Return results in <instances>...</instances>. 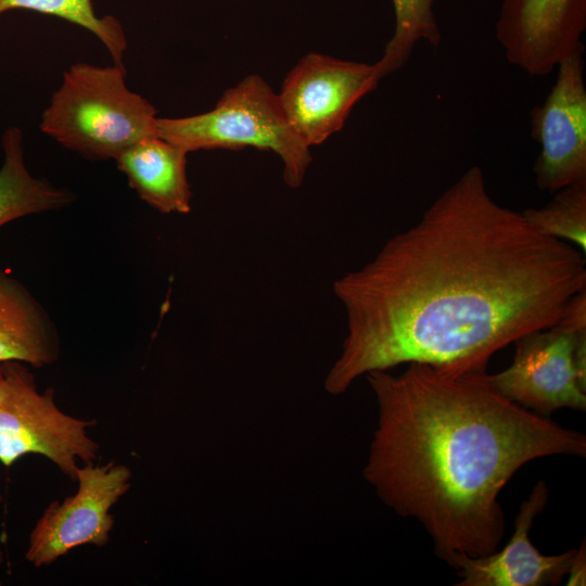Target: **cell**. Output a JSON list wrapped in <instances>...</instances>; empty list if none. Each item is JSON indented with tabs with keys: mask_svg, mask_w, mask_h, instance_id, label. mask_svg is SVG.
I'll list each match as a JSON object with an SVG mask.
<instances>
[{
	"mask_svg": "<svg viewBox=\"0 0 586 586\" xmlns=\"http://www.w3.org/2000/svg\"><path fill=\"white\" fill-rule=\"evenodd\" d=\"M586 290L585 253L497 203L482 169L464 171L419 221L333 284L347 333L324 387L402 364L464 371L556 324Z\"/></svg>",
	"mask_w": 586,
	"mask_h": 586,
	"instance_id": "cell-1",
	"label": "cell"
},
{
	"mask_svg": "<svg viewBox=\"0 0 586 586\" xmlns=\"http://www.w3.org/2000/svg\"><path fill=\"white\" fill-rule=\"evenodd\" d=\"M366 375L379 422L365 477L396 513L423 525L448 565L498 549L505 533L498 496L521 467L586 455L584 434L505 397L486 368L410 362L399 375Z\"/></svg>",
	"mask_w": 586,
	"mask_h": 586,
	"instance_id": "cell-2",
	"label": "cell"
},
{
	"mask_svg": "<svg viewBox=\"0 0 586 586\" xmlns=\"http://www.w3.org/2000/svg\"><path fill=\"white\" fill-rule=\"evenodd\" d=\"M117 65L73 64L41 116L40 129L91 161L115 160L136 142L157 136V111L128 89Z\"/></svg>",
	"mask_w": 586,
	"mask_h": 586,
	"instance_id": "cell-3",
	"label": "cell"
},
{
	"mask_svg": "<svg viewBox=\"0 0 586 586\" xmlns=\"http://www.w3.org/2000/svg\"><path fill=\"white\" fill-rule=\"evenodd\" d=\"M157 136L188 153L246 146L271 151L282 162L283 181L293 189L303 184L313 160L310 148L290 125L278 93L256 74L227 89L208 112L158 117Z\"/></svg>",
	"mask_w": 586,
	"mask_h": 586,
	"instance_id": "cell-4",
	"label": "cell"
},
{
	"mask_svg": "<svg viewBox=\"0 0 586 586\" xmlns=\"http://www.w3.org/2000/svg\"><path fill=\"white\" fill-rule=\"evenodd\" d=\"M95 420L67 415L52 387L40 392L28 365L0 362V462L9 468L26 455L50 460L76 482L79 463H94L100 445L89 436Z\"/></svg>",
	"mask_w": 586,
	"mask_h": 586,
	"instance_id": "cell-5",
	"label": "cell"
},
{
	"mask_svg": "<svg viewBox=\"0 0 586 586\" xmlns=\"http://www.w3.org/2000/svg\"><path fill=\"white\" fill-rule=\"evenodd\" d=\"M513 343L512 364L491 374L505 397L542 416L586 409V327L560 319Z\"/></svg>",
	"mask_w": 586,
	"mask_h": 586,
	"instance_id": "cell-6",
	"label": "cell"
},
{
	"mask_svg": "<svg viewBox=\"0 0 586 586\" xmlns=\"http://www.w3.org/2000/svg\"><path fill=\"white\" fill-rule=\"evenodd\" d=\"M132 472L124 463H87L77 470V491L52 501L34 525L25 559L35 568L49 566L71 550L109 544L115 519L112 508L131 487Z\"/></svg>",
	"mask_w": 586,
	"mask_h": 586,
	"instance_id": "cell-7",
	"label": "cell"
},
{
	"mask_svg": "<svg viewBox=\"0 0 586 586\" xmlns=\"http://www.w3.org/2000/svg\"><path fill=\"white\" fill-rule=\"evenodd\" d=\"M380 79L375 63L308 53L288 73L278 95L290 125L311 148L337 132Z\"/></svg>",
	"mask_w": 586,
	"mask_h": 586,
	"instance_id": "cell-8",
	"label": "cell"
},
{
	"mask_svg": "<svg viewBox=\"0 0 586 586\" xmlns=\"http://www.w3.org/2000/svg\"><path fill=\"white\" fill-rule=\"evenodd\" d=\"M583 52L564 59L544 103L532 112V133L540 145L534 164L540 190L557 192L586 180V88Z\"/></svg>",
	"mask_w": 586,
	"mask_h": 586,
	"instance_id": "cell-9",
	"label": "cell"
},
{
	"mask_svg": "<svg viewBox=\"0 0 586 586\" xmlns=\"http://www.w3.org/2000/svg\"><path fill=\"white\" fill-rule=\"evenodd\" d=\"M586 0H504L496 26L507 59L532 76L583 52Z\"/></svg>",
	"mask_w": 586,
	"mask_h": 586,
	"instance_id": "cell-10",
	"label": "cell"
},
{
	"mask_svg": "<svg viewBox=\"0 0 586 586\" xmlns=\"http://www.w3.org/2000/svg\"><path fill=\"white\" fill-rule=\"evenodd\" d=\"M548 486L539 481L520 505L514 533L508 544L491 555L459 557L449 566L461 578L459 586L558 585L568 575L576 549L555 556L542 555L530 540L534 519L547 505Z\"/></svg>",
	"mask_w": 586,
	"mask_h": 586,
	"instance_id": "cell-11",
	"label": "cell"
},
{
	"mask_svg": "<svg viewBox=\"0 0 586 586\" xmlns=\"http://www.w3.org/2000/svg\"><path fill=\"white\" fill-rule=\"evenodd\" d=\"M187 155L182 148L152 136L130 145L114 161L130 188L148 205L164 214H188L192 192Z\"/></svg>",
	"mask_w": 586,
	"mask_h": 586,
	"instance_id": "cell-12",
	"label": "cell"
},
{
	"mask_svg": "<svg viewBox=\"0 0 586 586\" xmlns=\"http://www.w3.org/2000/svg\"><path fill=\"white\" fill-rule=\"evenodd\" d=\"M61 352L56 326L16 278L0 268V362L51 366Z\"/></svg>",
	"mask_w": 586,
	"mask_h": 586,
	"instance_id": "cell-13",
	"label": "cell"
},
{
	"mask_svg": "<svg viewBox=\"0 0 586 586\" xmlns=\"http://www.w3.org/2000/svg\"><path fill=\"white\" fill-rule=\"evenodd\" d=\"M0 227L15 219L69 205L74 194L34 177L26 167L23 133L18 127L4 130L1 139Z\"/></svg>",
	"mask_w": 586,
	"mask_h": 586,
	"instance_id": "cell-14",
	"label": "cell"
},
{
	"mask_svg": "<svg viewBox=\"0 0 586 586\" xmlns=\"http://www.w3.org/2000/svg\"><path fill=\"white\" fill-rule=\"evenodd\" d=\"M435 0H393L395 30L375 63L381 78L393 74L409 60L420 42L437 47L442 35L434 13Z\"/></svg>",
	"mask_w": 586,
	"mask_h": 586,
	"instance_id": "cell-15",
	"label": "cell"
},
{
	"mask_svg": "<svg viewBox=\"0 0 586 586\" xmlns=\"http://www.w3.org/2000/svg\"><path fill=\"white\" fill-rule=\"evenodd\" d=\"M11 9H25L61 17L94 34L110 52L114 64L124 67L127 39L119 21L98 16L92 0H0V15Z\"/></svg>",
	"mask_w": 586,
	"mask_h": 586,
	"instance_id": "cell-16",
	"label": "cell"
},
{
	"mask_svg": "<svg viewBox=\"0 0 586 586\" xmlns=\"http://www.w3.org/2000/svg\"><path fill=\"white\" fill-rule=\"evenodd\" d=\"M522 214L543 234L569 241L586 252V180L557 191L547 205Z\"/></svg>",
	"mask_w": 586,
	"mask_h": 586,
	"instance_id": "cell-17",
	"label": "cell"
},
{
	"mask_svg": "<svg viewBox=\"0 0 586 586\" xmlns=\"http://www.w3.org/2000/svg\"><path fill=\"white\" fill-rule=\"evenodd\" d=\"M585 540L578 549L572 560L570 570L568 586L585 585L586 584V553H585Z\"/></svg>",
	"mask_w": 586,
	"mask_h": 586,
	"instance_id": "cell-18",
	"label": "cell"
},
{
	"mask_svg": "<svg viewBox=\"0 0 586 586\" xmlns=\"http://www.w3.org/2000/svg\"><path fill=\"white\" fill-rule=\"evenodd\" d=\"M1 502H2V494H1V492H0V505H1ZM3 560H4L3 551H2V549L0 548V568H1V565L3 564ZM0 585H2V582H1V581H0Z\"/></svg>",
	"mask_w": 586,
	"mask_h": 586,
	"instance_id": "cell-19",
	"label": "cell"
}]
</instances>
